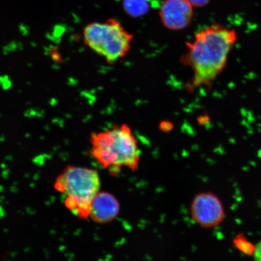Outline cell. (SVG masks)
<instances>
[{
	"label": "cell",
	"instance_id": "obj_1",
	"mask_svg": "<svg viewBox=\"0 0 261 261\" xmlns=\"http://www.w3.org/2000/svg\"><path fill=\"white\" fill-rule=\"evenodd\" d=\"M237 41L232 29L214 24L198 32L186 43L182 63L193 71L192 88L210 86L226 67L228 55Z\"/></svg>",
	"mask_w": 261,
	"mask_h": 261
},
{
	"label": "cell",
	"instance_id": "obj_2",
	"mask_svg": "<svg viewBox=\"0 0 261 261\" xmlns=\"http://www.w3.org/2000/svg\"><path fill=\"white\" fill-rule=\"evenodd\" d=\"M90 142L91 156L103 169L111 172L122 168L133 171L138 169L140 161L138 140L126 124L93 133Z\"/></svg>",
	"mask_w": 261,
	"mask_h": 261
},
{
	"label": "cell",
	"instance_id": "obj_3",
	"mask_svg": "<svg viewBox=\"0 0 261 261\" xmlns=\"http://www.w3.org/2000/svg\"><path fill=\"white\" fill-rule=\"evenodd\" d=\"M100 187L96 169L72 165L67 166L55 182V189L63 196L65 207L83 219L89 217L91 202Z\"/></svg>",
	"mask_w": 261,
	"mask_h": 261
},
{
	"label": "cell",
	"instance_id": "obj_4",
	"mask_svg": "<svg viewBox=\"0 0 261 261\" xmlns=\"http://www.w3.org/2000/svg\"><path fill=\"white\" fill-rule=\"evenodd\" d=\"M83 37L88 47L105 58L108 63L113 64L128 55L134 36L119 20L110 18L87 24Z\"/></svg>",
	"mask_w": 261,
	"mask_h": 261
},
{
	"label": "cell",
	"instance_id": "obj_5",
	"mask_svg": "<svg viewBox=\"0 0 261 261\" xmlns=\"http://www.w3.org/2000/svg\"><path fill=\"white\" fill-rule=\"evenodd\" d=\"M192 218L200 226L213 227L221 223L224 217L223 205L216 195L211 193L198 194L191 204Z\"/></svg>",
	"mask_w": 261,
	"mask_h": 261
},
{
	"label": "cell",
	"instance_id": "obj_6",
	"mask_svg": "<svg viewBox=\"0 0 261 261\" xmlns=\"http://www.w3.org/2000/svg\"><path fill=\"white\" fill-rule=\"evenodd\" d=\"M194 8L187 0H165L160 8V19L168 30H184L193 19Z\"/></svg>",
	"mask_w": 261,
	"mask_h": 261
},
{
	"label": "cell",
	"instance_id": "obj_7",
	"mask_svg": "<svg viewBox=\"0 0 261 261\" xmlns=\"http://www.w3.org/2000/svg\"><path fill=\"white\" fill-rule=\"evenodd\" d=\"M119 210V202L114 195L99 192L91 202L89 217L96 223H107L117 216Z\"/></svg>",
	"mask_w": 261,
	"mask_h": 261
},
{
	"label": "cell",
	"instance_id": "obj_8",
	"mask_svg": "<svg viewBox=\"0 0 261 261\" xmlns=\"http://www.w3.org/2000/svg\"><path fill=\"white\" fill-rule=\"evenodd\" d=\"M151 7L150 0H123V8L127 15L138 18L148 14Z\"/></svg>",
	"mask_w": 261,
	"mask_h": 261
},
{
	"label": "cell",
	"instance_id": "obj_9",
	"mask_svg": "<svg viewBox=\"0 0 261 261\" xmlns=\"http://www.w3.org/2000/svg\"><path fill=\"white\" fill-rule=\"evenodd\" d=\"M194 8H203L206 6L210 0H187Z\"/></svg>",
	"mask_w": 261,
	"mask_h": 261
},
{
	"label": "cell",
	"instance_id": "obj_10",
	"mask_svg": "<svg viewBox=\"0 0 261 261\" xmlns=\"http://www.w3.org/2000/svg\"><path fill=\"white\" fill-rule=\"evenodd\" d=\"M253 256L254 261H261V241L254 247Z\"/></svg>",
	"mask_w": 261,
	"mask_h": 261
}]
</instances>
